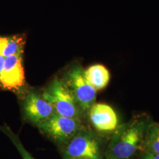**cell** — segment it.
<instances>
[{
  "label": "cell",
  "instance_id": "7",
  "mask_svg": "<svg viewBox=\"0 0 159 159\" xmlns=\"http://www.w3.org/2000/svg\"><path fill=\"white\" fill-rule=\"evenodd\" d=\"M23 107L26 117L37 125L56 114L49 102L33 91L27 94Z\"/></svg>",
  "mask_w": 159,
  "mask_h": 159
},
{
  "label": "cell",
  "instance_id": "1",
  "mask_svg": "<svg viewBox=\"0 0 159 159\" xmlns=\"http://www.w3.org/2000/svg\"><path fill=\"white\" fill-rule=\"evenodd\" d=\"M145 115L137 116L114 130L105 152L106 159H132L141 149L151 125Z\"/></svg>",
  "mask_w": 159,
  "mask_h": 159
},
{
  "label": "cell",
  "instance_id": "12",
  "mask_svg": "<svg viewBox=\"0 0 159 159\" xmlns=\"http://www.w3.org/2000/svg\"><path fill=\"white\" fill-rule=\"evenodd\" d=\"M0 130L6 134L10 139L12 142L13 143L16 148L18 150L19 153L21 154L23 159H35L32 156V155L24 147L18 137L16 134H15L13 131H12L10 127L6 125L0 126Z\"/></svg>",
  "mask_w": 159,
  "mask_h": 159
},
{
  "label": "cell",
  "instance_id": "10",
  "mask_svg": "<svg viewBox=\"0 0 159 159\" xmlns=\"http://www.w3.org/2000/svg\"><path fill=\"white\" fill-rule=\"evenodd\" d=\"M25 43L24 37L21 35L0 36V55L6 58L18 53H23Z\"/></svg>",
  "mask_w": 159,
  "mask_h": 159
},
{
  "label": "cell",
  "instance_id": "8",
  "mask_svg": "<svg viewBox=\"0 0 159 159\" xmlns=\"http://www.w3.org/2000/svg\"><path fill=\"white\" fill-rule=\"evenodd\" d=\"M89 115L93 125L98 130L110 131L117 127V116L113 109L107 104L95 103L90 108Z\"/></svg>",
  "mask_w": 159,
  "mask_h": 159
},
{
  "label": "cell",
  "instance_id": "5",
  "mask_svg": "<svg viewBox=\"0 0 159 159\" xmlns=\"http://www.w3.org/2000/svg\"><path fill=\"white\" fill-rule=\"evenodd\" d=\"M38 127L54 141L65 145L82 129L79 120L57 114L39 124Z\"/></svg>",
  "mask_w": 159,
  "mask_h": 159
},
{
  "label": "cell",
  "instance_id": "4",
  "mask_svg": "<svg viewBox=\"0 0 159 159\" xmlns=\"http://www.w3.org/2000/svg\"><path fill=\"white\" fill-rule=\"evenodd\" d=\"M64 81L81 110L89 111L95 104L97 91L85 79L84 70L80 67L73 68L67 74Z\"/></svg>",
  "mask_w": 159,
  "mask_h": 159
},
{
  "label": "cell",
  "instance_id": "3",
  "mask_svg": "<svg viewBox=\"0 0 159 159\" xmlns=\"http://www.w3.org/2000/svg\"><path fill=\"white\" fill-rule=\"evenodd\" d=\"M102 159L100 144L91 132L80 130L65 146L63 159Z\"/></svg>",
  "mask_w": 159,
  "mask_h": 159
},
{
  "label": "cell",
  "instance_id": "6",
  "mask_svg": "<svg viewBox=\"0 0 159 159\" xmlns=\"http://www.w3.org/2000/svg\"><path fill=\"white\" fill-rule=\"evenodd\" d=\"M23 53L6 57L3 70L0 75V85L8 90H19L24 84Z\"/></svg>",
  "mask_w": 159,
  "mask_h": 159
},
{
  "label": "cell",
  "instance_id": "2",
  "mask_svg": "<svg viewBox=\"0 0 159 159\" xmlns=\"http://www.w3.org/2000/svg\"><path fill=\"white\" fill-rule=\"evenodd\" d=\"M42 97L51 104L57 114L72 119H80L82 110L64 81L54 78L43 90Z\"/></svg>",
  "mask_w": 159,
  "mask_h": 159
},
{
  "label": "cell",
  "instance_id": "13",
  "mask_svg": "<svg viewBox=\"0 0 159 159\" xmlns=\"http://www.w3.org/2000/svg\"><path fill=\"white\" fill-rule=\"evenodd\" d=\"M141 159H159V154L144 152Z\"/></svg>",
  "mask_w": 159,
  "mask_h": 159
},
{
  "label": "cell",
  "instance_id": "11",
  "mask_svg": "<svg viewBox=\"0 0 159 159\" xmlns=\"http://www.w3.org/2000/svg\"><path fill=\"white\" fill-rule=\"evenodd\" d=\"M141 149L144 152L159 154V125H150Z\"/></svg>",
  "mask_w": 159,
  "mask_h": 159
},
{
  "label": "cell",
  "instance_id": "15",
  "mask_svg": "<svg viewBox=\"0 0 159 159\" xmlns=\"http://www.w3.org/2000/svg\"></svg>",
  "mask_w": 159,
  "mask_h": 159
},
{
  "label": "cell",
  "instance_id": "9",
  "mask_svg": "<svg viewBox=\"0 0 159 159\" xmlns=\"http://www.w3.org/2000/svg\"><path fill=\"white\" fill-rule=\"evenodd\" d=\"M84 75L89 83L97 91L105 88L109 83L110 74L102 64H94L84 70Z\"/></svg>",
  "mask_w": 159,
  "mask_h": 159
},
{
  "label": "cell",
  "instance_id": "14",
  "mask_svg": "<svg viewBox=\"0 0 159 159\" xmlns=\"http://www.w3.org/2000/svg\"><path fill=\"white\" fill-rule=\"evenodd\" d=\"M5 58H6L5 57L0 55V75L1 74L2 70H3L4 62H5Z\"/></svg>",
  "mask_w": 159,
  "mask_h": 159
}]
</instances>
